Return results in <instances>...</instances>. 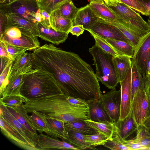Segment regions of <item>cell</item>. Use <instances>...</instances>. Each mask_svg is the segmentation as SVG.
Masks as SVG:
<instances>
[{"label": "cell", "instance_id": "obj_1", "mask_svg": "<svg viewBox=\"0 0 150 150\" xmlns=\"http://www.w3.org/2000/svg\"><path fill=\"white\" fill-rule=\"evenodd\" d=\"M33 68L50 74L66 96L85 100L99 99L102 92L91 65L78 54L46 44L31 53Z\"/></svg>", "mask_w": 150, "mask_h": 150}, {"label": "cell", "instance_id": "obj_2", "mask_svg": "<svg viewBox=\"0 0 150 150\" xmlns=\"http://www.w3.org/2000/svg\"><path fill=\"white\" fill-rule=\"evenodd\" d=\"M23 80L21 93L28 101L64 94L52 75L46 71L33 68L23 75Z\"/></svg>", "mask_w": 150, "mask_h": 150}, {"label": "cell", "instance_id": "obj_3", "mask_svg": "<svg viewBox=\"0 0 150 150\" xmlns=\"http://www.w3.org/2000/svg\"><path fill=\"white\" fill-rule=\"evenodd\" d=\"M89 51L96 67V75L98 81L109 89L115 88L119 83L112 62V56L95 44Z\"/></svg>", "mask_w": 150, "mask_h": 150}, {"label": "cell", "instance_id": "obj_4", "mask_svg": "<svg viewBox=\"0 0 150 150\" xmlns=\"http://www.w3.org/2000/svg\"><path fill=\"white\" fill-rule=\"evenodd\" d=\"M37 37L30 30L22 28L11 26L0 33V37L9 44L34 50L40 46Z\"/></svg>", "mask_w": 150, "mask_h": 150}, {"label": "cell", "instance_id": "obj_5", "mask_svg": "<svg viewBox=\"0 0 150 150\" xmlns=\"http://www.w3.org/2000/svg\"><path fill=\"white\" fill-rule=\"evenodd\" d=\"M38 7L37 0H11L0 4V12L12 14L38 23L35 16Z\"/></svg>", "mask_w": 150, "mask_h": 150}, {"label": "cell", "instance_id": "obj_6", "mask_svg": "<svg viewBox=\"0 0 150 150\" xmlns=\"http://www.w3.org/2000/svg\"><path fill=\"white\" fill-rule=\"evenodd\" d=\"M120 18L134 27L146 33L150 30V25L140 15L122 2L115 6H109Z\"/></svg>", "mask_w": 150, "mask_h": 150}, {"label": "cell", "instance_id": "obj_7", "mask_svg": "<svg viewBox=\"0 0 150 150\" xmlns=\"http://www.w3.org/2000/svg\"><path fill=\"white\" fill-rule=\"evenodd\" d=\"M100 104L109 116L111 122H117L119 120L121 103V90L115 88L104 94L99 99Z\"/></svg>", "mask_w": 150, "mask_h": 150}, {"label": "cell", "instance_id": "obj_8", "mask_svg": "<svg viewBox=\"0 0 150 150\" xmlns=\"http://www.w3.org/2000/svg\"><path fill=\"white\" fill-rule=\"evenodd\" d=\"M149 98L145 88L139 89L132 101V112L138 127L143 125L147 117Z\"/></svg>", "mask_w": 150, "mask_h": 150}, {"label": "cell", "instance_id": "obj_9", "mask_svg": "<svg viewBox=\"0 0 150 150\" xmlns=\"http://www.w3.org/2000/svg\"><path fill=\"white\" fill-rule=\"evenodd\" d=\"M85 30L105 38L116 39L131 42L117 28L97 17L93 24Z\"/></svg>", "mask_w": 150, "mask_h": 150}, {"label": "cell", "instance_id": "obj_10", "mask_svg": "<svg viewBox=\"0 0 150 150\" xmlns=\"http://www.w3.org/2000/svg\"><path fill=\"white\" fill-rule=\"evenodd\" d=\"M131 78L130 68L125 78L119 83L120 86L121 103L119 120H123L132 112Z\"/></svg>", "mask_w": 150, "mask_h": 150}, {"label": "cell", "instance_id": "obj_11", "mask_svg": "<svg viewBox=\"0 0 150 150\" xmlns=\"http://www.w3.org/2000/svg\"><path fill=\"white\" fill-rule=\"evenodd\" d=\"M150 25V19L148 20ZM150 57V30L141 39L135 48L132 61L136 62L142 74L147 62Z\"/></svg>", "mask_w": 150, "mask_h": 150}, {"label": "cell", "instance_id": "obj_12", "mask_svg": "<svg viewBox=\"0 0 150 150\" xmlns=\"http://www.w3.org/2000/svg\"><path fill=\"white\" fill-rule=\"evenodd\" d=\"M97 18L117 28L129 40L135 47L142 38L147 33L134 27L120 18L113 21Z\"/></svg>", "mask_w": 150, "mask_h": 150}, {"label": "cell", "instance_id": "obj_13", "mask_svg": "<svg viewBox=\"0 0 150 150\" xmlns=\"http://www.w3.org/2000/svg\"><path fill=\"white\" fill-rule=\"evenodd\" d=\"M0 126L3 134L17 146L25 150H38L1 116H0Z\"/></svg>", "mask_w": 150, "mask_h": 150}, {"label": "cell", "instance_id": "obj_14", "mask_svg": "<svg viewBox=\"0 0 150 150\" xmlns=\"http://www.w3.org/2000/svg\"><path fill=\"white\" fill-rule=\"evenodd\" d=\"M0 116L17 131L31 144L35 147L38 141L33 135L10 113L5 105H0Z\"/></svg>", "mask_w": 150, "mask_h": 150}, {"label": "cell", "instance_id": "obj_15", "mask_svg": "<svg viewBox=\"0 0 150 150\" xmlns=\"http://www.w3.org/2000/svg\"><path fill=\"white\" fill-rule=\"evenodd\" d=\"M38 150H49L56 149L80 150L65 140L61 141L43 134L38 135L37 144Z\"/></svg>", "mask_w": 150, "mask_h": 150}, {"label": "cell", "instance_id": "obj_16", "mask_svg": "<svg viewBox=\"0 0 150 150\" xmlns=\"http://www.w3.org/2000/svg\"><path fill=\"white\" fill-rule=\"evenodd\" d=\"M10 113L31 132L38 141V134L30 115L28 114L24 103L17 107L6 106Z\"/></svg>", "mask_w": 150, "mask_h": 150}, {"label": "cell", "instance_id": "obj_17", "mask_svg": "<svg viewBox=\"0 0 150 150\" xmlns=\"http://www.w3.org/2000/svg\"><path fill=\"white\" fill-rule=\"evenodd\" d=\"M32 69L28 68L16 71L10 76L8 78V83L1 97L10 96L22 95L20 90L23 83V75Z\"/></svg>", "mask_w": 150, "mask_h": 150}, {"label": "cell", "instance_id": "obj_18", "mask_svg": "<svg viewBox=\"0 0 150 150\" xmlns=\"http://www.w3.org/2000/svg\"><path fill=\"white\" fill-rule=\"evenodd\" d=\"M97 17L89 4L77 9L73 20V25H82L84 29L91 26L96 22Z\"/></svg>", "mask_w": 150, "mask_h": 150}, {"label": "cell", "instance_id": "obj_19", "mask_svg": "<svg viewBox=\"0 0 150 150\" xmlns=\"http://www.w3.org/2000/svg\"><path fill=\"white\" fill-rule=\"evenodd\" d=\"M115 132L121 141L125 140L136 131L138 126L132 112L123 120L115 123Z\"/></svg>", "mask_w": 150, "mask_h": 150}, {"label": "cell", "instance_id": "obj_20", "mask_svg": "<svg viewBox=\"0 0 150 150\" xmlns=\"http://www.w3.org/2000/svg\"><path fill=\"white\" fill-rule=\"evenodd\" d=\"M38 25L40 33L39 37L46 41L59 45L64 42L68 37V33L57 31L51 27L45 28L39 23Z\"/></svg>", "mask_w": 150, "mask_h": 150}, {"label": "cell", "instance_id": "obj_21", "mask_svg": "<svg viewBox=\"0 0 150 150\" xmlns=\"http://www.w3.org/2000/svg\"><path fill=\"white\" fill-rule=\"evenodd\" d=\"M51 27L55 30L69 33L71 28L73 26V21L63 16L59 9L50 14Z\"/></svg>", "mask_w": 150, "mask_h": 150}, {"label": "cell", "instance_id": "obj_22", "mask_svg": "<svg viewBox=\"0 0 150 150\" xmlns=\"http://www.w3.org/2000/svg\"><path fill=\"white\" fill-rule=\"evenodd\" d=\"M112 61L119 83L125 77L132 66L131 58L125 55L112 57Z\"/></svg>", "mask_w": 150, "mask_h": 150}, {"label": "cell", "instance_id": "obj_23", "mask_svg": "<svg viewBox=\"0 0 150 150\" xmlns=\"http://www.w3.org/2000/svg\"><path fill=\"white\" fill-rule=\"evenodd\" d=\"M47 124L48 131L47 135L54 138H59L65 140L67 132L65 127V122L63 121L52 118L46 115Z\"/></svg>", "mask_w": 150, "mask_h": 150}, {"label": "cell", "instance_id": "obj_24", "mask_svg": "<svg viewBox=\"0 0 150 150\" xmlns=\"http://www.w3.org/2000/svg\"><path fill=\"white\" fill-rule=\"evenodd\" d=\"M8 18L6 28L16 26L25 28L30 31L35 37H39V31L38 23H35L25 18L12 14L6 15Z\"/></svg>", "mask_w": 150, "mask_h": 150}, {"label": "cell", "instance_id": "obj_25", "mask_svg": "<svg viewBox=\"0 0 150 150\" xmlns=\"http://www.w3.org/2000/svg\"><path fill=\"white\" fill-rule=\"evenodd\" d=\"M104 39L118 55L126 56L131 59L133 57L135 47L131 42L116 39Z\"/></svg>", "mask_w": 150, "mask_h": 150}, {"label": "cell", "instance_id": "obj_26", "mask_svg": "<svg viewBox=\"0 0 150 150\" xmlns=\"http://www.w3.org/2000/svg\"><path fill=\"white\" fill-rule=\"evenodd\" d=\"M90 119L97 122H111L108 114L100 102L99 99L88 103Z\"/></svg>", "mask_w": 150, "mask_h": 150}, {"label": "cell", "instance_id": "obj_27", "mask_svg": "<svg viewBox=\"0 0 150 150\" xmlns=\"http://www.w3.org/2000/svg\"><path fill=\"white\" fill-rule=\"evenodd\" d=\"M65 129L67 134L65 141H67L80 150L87 149H98L96 147L90 146L85 142L84 134L74 130Z\"/></svg>", "mask_w": 150, "mask_h": 150}, {"label": "cell", "instance_id": "obj_28", "mask_svg": "<svg viewBox=\"0 0 150 150\" xmlns=\"http://www.w3.org/2000/svg\"><path fill=\"white\" fill-rule=\"evenodd\" d=\"M31 53L23 52L18 55L13 61L9 76L16 72L29 68H33Z\"/></svg>", "mask_w": 150, "mask_h": 150}, {"label": "cell", "instance_id": "obj_29", "mask_svg": "<svg viewBox=\"0 0 150 150\" xmlns=\"http://www.w3.org/2000/svg\"><path fill=\"white\" fill-rule=\"evenodd\" d=\"M89 4L97 17L113 21L119 18L114 11L104 2L90 3Z\"/></svg>", "mask_w": 150, "mask_h": 150}, {"label": "cell", "instance_id": "obj_30", "mask_svg": "<svg viewBox=\"0 0 150 150\" xmlns=\"http://www.w3.org/2000/svg\"><path fill=\"white\" fill-rule=\"evenodd\" d=\"M132 62L131 89L132 101L137 91L141 88L146 87L143 76L136 63L132 61Z\"/></svg>", "mask_w": 150, "mask_h": 150}, {"label": "cell", "instance_id": "obj_31", "mask_svg": "<svg viewBox=\"0 0 150 150\" xmlns=\"http://www.w3.org/2000/svg\"><path fill=\"white\" fill-rule=\"evenodd\" d=\"M84 121L88 126L98 132L104 134L110 139L112 138L115 130V123L109 121L97 122L90 119Z\"/></svg>", "mask_w": 150, "mask_h": 150}, {"label": "cell", "instance_id": "obj_32", "mask_svg": "<svg viewBox=\"0 0 150 150\" xmlns=\"http://www.w3.org/2000/svg\"><path fill=\"white\" fill-rule=\"evenodd\" d=\"M136 131V136L130 140L139 144L144 150H150V136L148 134L149 129L143 125L138 126Z\"/></svg>", "mask_w": 150, "mask_h": 150}, {"label": "cell", "instance_id": "obj_33", "mask_svg": "<svg viewBox=\"0 0 150 150\" xmlns=\"http://www.w3.org/2000/svg\"><path fill=\"white\" fill-rule=\"evenodd\" d=\"M65 128L81 133L84 135L96 134L98 132L88 126L84 121H78L65 123Z\"/></svg>", "mask_w": 150, "mask_h": 150}, {"label": "cell", "instance_id": "obj_34", "mask_svg": "<svg viewBox=\"0 0 150 150\" xmlns=\"http://www.w3.org/2000/svg\"><path fill=\"white\" fill-rule=\"evenodd\" d=\"M30 115L36 130L40 134L45 133L48 131L47 124L46 115L40 112L33 111Z\"/></svg>", "mask_w": 150, "mask_h": 150}, {"label": "cell", "instance_id": "obj_35", "mask_svg": "<svg viewBox=\"0 0 150 150\" xmlns=\"http://www.w3.org/2000/svg\"><path fill=\"white\" fill-rule=\"evenodd\" d=\"M69 0H40L38 1L39 8L50 14L53 11L59 9L63 4Z\"/></svg>", "mask_w": 150, "mask_h": 150}, {"label": "cell", "instance_id": "obj_36", "mask_svg": "<svg viewBox=\"0 0 150 150\" xmlns=\"http://www.w3.org/2000/svg\"><path fill=\"white\" fill-rule=\"evenodd\" d=\"M14 61L9 60L6 64L0 68V96L1 97L3 92L8 83V76Z\"/></svg>", "mask_w": 150, "mask_h": 150}, {"label": "cell", "instance_id": "obj_37", "mask_svg": "<svg viewBox=\"0 0 150 150\" xmlns=\"http://www.w3.org/2000/svg\"><path fill=\"white\" fill-rule=\"evenodd\" d=\"M85 141L90 146L96 147L98 146L103 145L110 138L104 134L98 132L96 134L84 135Z\"/></svg>", "mask_w": 150, "mask_h": 150}, {"label": "cell", "instance_id": "obj_38", "mask_svg": "<svg viewBox=\"0 0 150 150\" xmlns=\"http://www.w3.org/2000/svg\"><path fill=\"white\" fill-rule=\"evenodd\" d=\"M28 101L22 95L10 96L1 97L0 105L17 107Z\"/></svg>", "mask_w": 150, "mask_h": 150}, {"label": "cell", "instance_id": "obj_39", "mask_svg": "<svg viewBox=\"0 0 150 150\" xmlns=\"http://www.w3.org/2000/svg\"><path fill=\"white\" fill-rule=\"evenodd\" d=\"M59 9L63 16L72 21L73 20L77 10L71 0H69L63 4Z\"/></svg>", "mask_w": 150, "mask_h": 150}, {"label": "cell", "instance_id": "obj_40", "mask_svg": "<svg viewBox=\"0 0 150 150\" xmlns=\"http://www.w3.org/2000/svg\"><path fill=\"white\" fill-rule=\"evenodd\" d=\"M89 32L93 37L95 41V44L98 45L103 51L113 57L118 55L104 38L91 32Z\"/></svg>", "mask_w": 150, "mask_h": 150}, {"label": "cell", "instance_id": "obj_41", "mask_svg": "<svg viewBox=\"0 0 150 150\" xmlns=\"http://www.w3.org/2000/svg\"><path fill=\"white\" fill-rule=\"evenodd\" d=\"M103 146L112 150H129L115 132L112 138L106 142Z\"/></svg>", "mask_w": 150, "mask_h": 150}, {"label": "cell", "instance_id": "obj_42", "mask_svg": "<svg viewBox=\"0 0 150 150\" xmlns=\"http://www.w3.org/2000/svg\"><path fill=\"white\" fill-rule=\"evenodd\" d=\"M121 1L142 14L149 16L145 7L138 0H120Z\"/></svg>", "mask_w": 150, "mask_h": 150}, {"label": "cell", "instance_id": "obj_43", "mask_svg": "<svg viewBox=\"0 0 150 150\" xmlns=\"http://www.w3.org/2000/svg\"><path fill=\"white\" fill-rule=\"evenodd\" d=\"M5 42L8 54L11 59L13 61L18 55L28 50L27 48Z\"/></svg>", "mask_w": 150, "mask_h": 150}, {"label": "cell", "instance_id": "obj_44", "mask_svg": "<svg viewBox=\"0 0 150 150\" xmlns=\"http://www.w3.org/2000/svg\"><path fill=\"white\" fill-rule=\"evenodd\" d=\"M67 100L73 105L81 107H88V104L84 100L66 95Z\"/></svg>", "mask_w": 150, "mask_h": 150}, {"label": "cell", "instance_id": "obj_45", "mask_svg": "<svg viewBox=\"0 0 150 150\" xmlns=\"http://www.w3.org/2000/svg\"><path fill=\"white\" fill-rule=\"evenodd\" d=\"M142 75L144 80L146 89V86L150 83V57L147 62Z\"/></svg>", "mask_w": 150, "mask_h": 150}, {"label": "cell", "instance_id": "obj_46", "mask_svg": "<svg viewBox=\"0 0 150 150\" xmlns=\"http://www.w3.org/2000/svg\"><path fill=\"white\" fill-rule=\"evenodd\" d=\"M42 18V22L41 24L47 28L51 27L50 23V14L43 10L40 9Z\"/></svg>", "mask_w": 150, "mask_h": 150}, {"label": "cell", "instance_id": "obj_47", "mask_svg": "<svg viewBox=\"0 0 150 150\" xmlns=\"http://www.w3.org/2000/svg\"><path fill=\"white\" fill-rule=\"evenodd\" d=\"M0 58L6 57L11 59L7 50L6 44L4 40L0 38Z\"/></svg>", "mask_w": 150, "mask_h": 150}, {"label": "cell", "instance_id": "obj_48", "mask_svg": "<svg viewBox=\"0 0 150 150\" xmlns=\"http://www.w3.org/2000/svg\"><path fill=\"white\" fill-rule=\"evenodd\" d=\"M84 28L82 25H73L70 29L69 32L73 35L79 37L82 34L84 30Z\"/></svg>", "mask_w": 150, "mask_h": 150}, {"label": "cell", "instance_id": "obj_49", "mask_svg": "<svg viewBox=\"0 0 150 150\" xmlns=\"http://www.w3.org/2000/svg\"><path fill=\"white\" fill-rule=\"evenodd\" d=\"M8 18L6 15L0 12V33L6 28L7 24Z\"/></svg>", "mask_w": 150, "mask_h": 150}, {"label": "cell", "instance_id": "obj_50", "mask_svg": "<svg viewBox=\"0 0 150 150\" xmlns=\"http://www.w3.org/2000/svg\"><path fill=\"white\" fill-rule=\"evenodd\" d=\"M146 8L147 11L150 19V0H138Z\"/></svg>", "mask_w": 150, "mask_h": 150}, {"label": "cell", "instance_id": "obj_51", "mask_svg": "<svg viewBox=\"0 0 150 150\" xmlns=\"http://www.w3.org/2000/svg\"><path fill=\"white\" fill-rule=\"evenodd\" d=\"M104 2L108 6H115L116 4L118 2H122L120 0H103Z\"/></svg>", "mask_w": 150, "mask_h": 150}, {"label": "cell", "instance_id": "obj_52", "mask_svg": "<svg viewBox=\"0 0 150 150\" xmlns=\"http://www.w3.org/2000/svg\"><path fill=\"white\" fill-rule=\"evenodd\" d=\"M143 125L148 129H150V116L147 117L145 119Z\"/></svg>", "mask_w": 150, "mask_h": 150}, {"label": "cell", "instance_id": "obj_53", "mask_svg": "<svg viewBox=\"0 0 150 150\" xmlns=\"http://www.w3.org/2000/svg\"><path fill=\"white\" fill-rule=\"evenodd\" d=\"M146 92L148 95L149 99H150V83L147 85L146 87Z\"/></svg>", "mask_w": 150, "mask_h": 150}, {"label": "cell", "instance_id": "obj_54", "mask_svg": "<svg viewBox=\"0 0 150 150\" xmlns=\"http://www.w3.org/2000/svg\"><path fill=\"white\" fill-rule=\"evenodd\" d=\"M90 3H103L104 1L103 0H90Z\"/></svg>", "mask_w": 150, "mask_h": 150}, {"label": "cell", "instance_id": "obj_55", "mask_svg": "<svg viewBox=\"0 0 150 150\" xmlns=\"http://www.w3.org/2000/svg\"><path fill=\"white\" fill-rule=\"evenodd\" d=\"M149 116H150V99H149V102L148 110L147 117H148Z\"/></svg>", "mask_w": 150, "mask_h": 150}, {"label": "cell", "instance_id": "obj_56", "mask_svg": "<svg viewBox=\"0 0 150 150\" xmlns=\"http://www.w3.org/2000/svg\"><path fill=\"white\" fill-rule=\"evenodd\" d=\"M8 1V0H0V4H3L5 3Z\"/></svg>", "mask_w": 150, "mask_h": 150}, {"label": "cell", "instance_id": "obj_57", "mask_svg": "<svg viewBox=\"0 0 150 150\" xmlns=\"http://www.w3.org/2000/svg\"><path fill=\"white\" fill-rule=\"evenodd\" d=\"M148 134L149 136H150V129H149Z\"/></svg>", "mask_w": 150, "mask_h": 150}, {"label": "cell", "instance_id": "obj_58", "mask_svg": "<svg viewBox=\"0 0 150 150\" xmlns=\"http://www.w3.org/2000/svg\"><path fill=\"white\" fill-rule=\"evenodd\" d=\"M40 0H37V1H40Z\"/></svg>", "mask_w": 150, "mask_h": 150}]
</instances>
